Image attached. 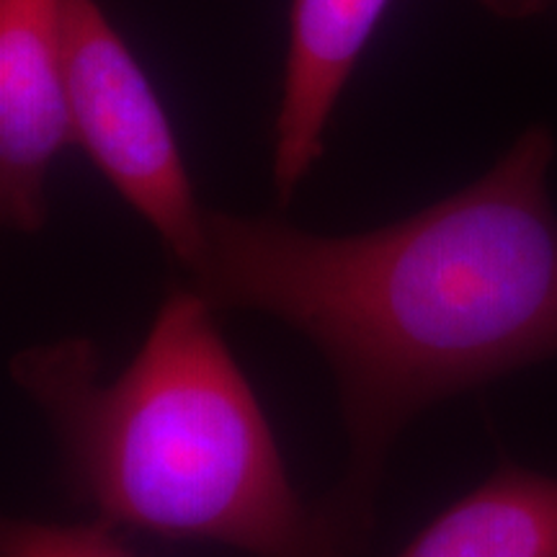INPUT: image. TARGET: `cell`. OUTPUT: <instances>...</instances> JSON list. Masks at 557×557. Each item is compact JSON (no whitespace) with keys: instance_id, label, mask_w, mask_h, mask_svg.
Returning a JSON list of instances; mask_svg holds the SVG:
<instances>
[{"instance_id":"cell-5","label":"cell","mask_w":557,"mask_h":557,"mask_svg":"<svg viewBox=\"0 0 557 557\" xmlns=\"http://www.w3.org/2000/svg\"><path fill=\"white\" fill-rule=\"evenodd\" d=\"M393 0H292L289 45L274 122L271 184L287 207L315 163L325 129Z\"/></svg>"},{"instance_id":"cell-4","label":"cell","mask_w":557,"mask_h":557,"mask_svg":"<svg viewBox=\"0 0 557 557\" xmlns=\"http://www.w3.org/2000/svg\"><path fill=\"white\" fill-rule=\"evenodd\" d=\"M75 145L60 0H0V218L16 233L47 225L54 158Z\"/></svg>"},{"instance_id":"cell-7","label":"cell","mask_w":557,"mask_h":557,"mask_svg":"<svg viewBox=\"0 0 557 557\" xmlns=\"http://www.w3.org/2000/svg\"><path fill=\"white\" fill-rule=\"evenodd\" d=\"M0 557H135L116 529L103 521L50 524V521L9 519L0 529Z\"/></svg>"},{"instance_id":"cell-1","label":"cell","mask_w":557,"mask_h":557,"mask_svg":"<svg viewBox=\"0 0 557 557\" xmlns=\"http://www.w3.org/2000/svg\"><path fill=\"white\" fill-rule=\"evenodd\" d=\"M553 160V129L534 124L465 189L351 235L207 207L186 284L308 338L336 382L346 462L312 500L325 557L367 555L413 418L557 357Z\"/></svg>"},{"instance_id":"cell-8","label":"cell","mask_w":557,"mask_h":557,"mask_svg":"<svg viewBox=\"0 0 557 557\" xmlns=\"http://www.w3.org/2000/svg\"><path fill=\"white\" fill-rule=\"evenodd\" d=\"M475 3L483 5V9L487 13H493V16L519 21V18L540 16L542 11L557 5V0H475Z\"/></svg>"},{"instance_id":"cell-2","label":"cell","mask_w":557,"mask_h":557,"mask_svg":"<svg viewBox=\"0 0 557 557\" xmlns=\"http://www.w3.org/2000/svg\"><path fill=\"white\" fill-rule=\"evenodd\" d=\"M214 312L178 284L114 380L86 336L21 348L9 377L47 421L70 493L96 521L246 557H325L315 506L292 485Z\"/></svg>"},{"instance_id":"cell-6","label":"cell","mask_w":557,"mask_h":557,"mask_svg":"<svg viewBox=\"0 0 557 557\" xmlns=\"http://www.w3.org/2000/svg\"><path fill=\"white\" fill-rule=\"evenodd\" d=\"M393 557H557V478L500 465Z\"/></svg>"},{"instance_id":"cell-3","label":"cell","mask_w":557,"mask_h":557,"mask_svg":"<svg viewBox=\"0 0 557 557\" xmlns=\"http://www.w3.org/2000/svg\"><path fill=\"white\" fill-rule=\"evenodd\" d=\"M70 120L116 194L189 271L205 246V212L171 120L99 0H60Z\"/></svg>"}]
</instances>
